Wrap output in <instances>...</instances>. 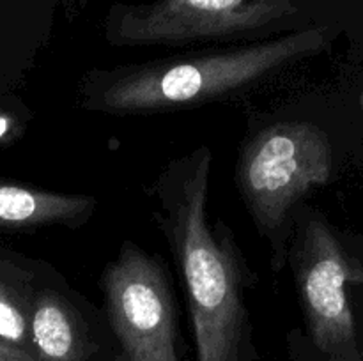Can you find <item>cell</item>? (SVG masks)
I'll list each match as a JSON object with an SVG mask.
<instances>
[{
  "instance_id": "52a82bcc",
  "label": "cell",
  "mask_w": 363,
  "mask_h": 361,
  "mask_svg": "<svg viewBox=\"0 0 363 361\" xmlns=\"http://www.w3.org/2000/svg\"><path fill=\"white\" fill-rule=\"evenodd\" d=\"M96 209L89 195L57 193L13 183H0V227L84 225Z\"/></svg>"
},
{
  "instance_id": "7c38bea8",
  "label": "cell",
  "mask_w": 363,
  "mask_h": 361,
  "mask_svg": "<svg viewBox=\"0 0 363 361\" xmlns=\"http://www.w3.org/2000/svg\"><path fill=\"white\" fill-rule=\"evenodd\" d=\"M333 361H363V349L358 347L354 353L346 354V356H339V357H332Z\"/></svg>"
},
{
  "instance_id": "ba28073f",
  "label": "cell",
  "mask_w": 363,
  "mask_h": 361,
  "mask_svg": "<svg viewBox=\"0 0 363 361\" xmlns=\"http://www.w3.org/2000/svg\"><path fill=\"white\" fill-rule=\"evenodd\" d=\"M30 338L45 361H80L85 331L78 311L66 297L43 290L32 301L28 317Z\"/></svg>"
},
{
  "instance_id": "5b68a950",
  "label": "cell",
  "mask_w": 363,
  "mask_h": 361,
  "mask_svg": "<svg viewBox=\"0 0 363 361\" xmlns=\"http://www.w3.org/2000/svg\"><path fill=\"white\" fill-rule=\"evenodd\" d=\"M287 262L312 342L332 357L354 353L358 340L350 287L363 282V268L325 218L300 214L291 232Z\"/></svg>"
},
{
  "instance_id": "6da1fadb",
  "label": "cell",
  "mask_w": 363,
  "mask_h": 361,
  "mask_svg": "<svg viewBox=\"0 0 363 361\" xmlns=\"http://www.w3.org/2000/svg\"><path fill=\"white\" fill-rule=\"evenodd\" d=\"M211 165V149L199 145L163 166L152 184L156 222L183 278L197 361H240L252 273L229 227L208 219Z\"/></svg>"
},
{
  "instance_id": "3957f363",
  "label": "cell",
  "mask_w": 363,
  "mask_h": 361,
  "mask_svg": "<svg viewBox=\"0 0 363 361\" xmlns=\"http://www.w3.org/2000/svg\"><path fill=\"white\" fill-rule=\"evenodd\" d=\"M332 152L325 131L303 120L262 127L241 151L238 190L255 227L269 243L275 269L287 262L296 207L332 177Z\"/></svg>"
},
{
  "instance_id": "4fadbf2b",
  "label": "cell",
  "mask_w": 363,
  "mask_h": 361,
  "mask_svg": "<svg viewBox=\"0 0 363 361\" xmlns=\"http://www.w3.org/2000/svg\"><path fill=\"white\" fill-rule=\"evenodd\" d=\"M362 106H363V92H362Z\"/></svg>"
},
{
  "instance_id": "277c9868",
  "label": "cell",
  "mask_w": 363,
  "mask_h": 361,
  "mask_svg": "<svg viewBox=\"0 0 363 361\" xmlns=\"http://www.w3.org/2000/svg\"><path fill=\"white\" fill-rule=\"evenodd\" d=\"M296 0H155L116 4L105 20L113 46H181L266 30L298 14Z\"/></svg>"
},
{
  "instance_id": "8992f818",
  "label": "cell",
  "mask_w": 363,
  "mask_h": 361,
  "mask_svg": "<svg viewBox=\"0 0 363 361\" xmlns=\"http://www.w3.org/2000/svg\"><path fill=\"white\" fill-rule=\"evenodd\" d=\"M101 287L121 343L117 361H179L172 290L155 257L126 241L103 271Z\"/></svg>"
},
{
  "instance_id": "8fae6325",
  "label": "cell",
  "mask_w": 363,
  "mask_h": 361,
  "mask_svg": "<svg viewBox=\"0 0 363 361\" xmlns=\"http://www.w3.org/2000/svg\"><path fill=\"white\" fill-rule=\"evenodd\" d=\"M14 122L11 117L7 115H0V140H2L4 137H7V134L11 133V130H13Z\"/></svg>"
},
{
  "instance_id": "30bf717a",
  "label": "cell",
  "mask_w": 363,
  "mask_h": 361,
  "mask_svg": "<svg viewBox=\"0 0 363 361\" xmlns=\"http://www.w3.org/2000/svg\"><path fill=\"white\" fill-rule=\"evenodd\" d=\"M0 361H35L25 349L0 338Z\"/></svg>"
},
{
  "instance_id": "9c48e42d",
  "label": "cell",
  "mask_w": 363,
  "mask_h": 361,
  "mask_svg": "<svg viewBox=\"0 0 363 361\" xmlns=\"http://www.w3.org/2000/svg\"><path fill=\"white\" fill-rule=\"evenodd\" d=\"M27 331H30V328L23 310L6 290L0 289V338L23 349Z\"/></svg>"
},
{
  "instance_id": "7a4b0ae2",
  "label": "cell",
  "mask_w": 363,
  "mask_h": 361,
  "mask_svg": "<svg viewBox=\"0 0 363 361\" xmlns=\"http://www.w3.org/2000/svg\"><path fill=\"white\" fill-rule=\"evenodd\" d=\"M330 39L328 27H307L259 42L94 69L85 76L82 105L92 112L119 115L201 105L315 55Z\"/></svg>"
}]
</instances>
